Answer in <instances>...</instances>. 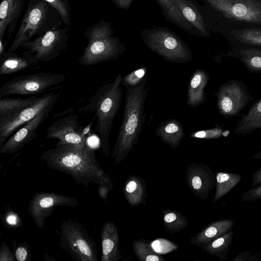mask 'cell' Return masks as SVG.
Returning <instances> with one entry per match:
<instances>
[{
    "mask_svg": "<svg viewBox=\"0 0 261 261\" xmlns=\"http://www.w3.org/2000/svg\"><path fill=\"white\" fill-rule=\"evenodd\" d=\"M34 66L25 57L20 56L13 51H6L0 56V75L18 72Z\"/></svg>",
    "mask_w": 261,
    "mask_h": 261,
    "instance_id": "26",
    "label": "cell"
},
{
    "mask_svg": "<svg viewBox=\"0 0 261 261\" xmlns=\"http://www.w3.org/2000/svg\"><path fill=\"white\" fill-rule=\"evenodd\" d=\"M254 159H261V150L252 156Z\"/></svg>",
    "mask_w": 261,
    "mask_h": 261,
    "instance_id": "47",
    "label": "cell"
},
{
    "mask_svg": "<svg viewBox=\"0 0 261 261\" xmlns=\"http://www.w3.org/2000/svg\"><path fill=\"white\" fill-rule=\"evenodd\" d=\"M208 73L203 69H197L192 75L189 81L187 92V105L196 108L207 100L204 89L210 80Z\"/></svg>",
    "mask_w": 261,
    "mask_h": 261,
    "instance_id": "20",
    "label": "cell"
},
{
    "mask_svg": "<svg viewBox=\"0 0 261 261\" xmlns=\"http://www.w3.org/2000/svg\"><path fill=\"white\" fill-rule=\"evenodd\" d=\"M98 193L99 197L103 200H107L108 194L113 187L112 181L108 174L98 185Z\"/></svg>",
    "mask_w": 261,
    "mask_h": 261,
    "instance_id": "39",
    "label": "cell"
},
{
    "mask_svg": "<svg viewBox=\"0 0 261 261\" xmlns=\"http://www.w3.org/2000/svg\"><path fill=\"white\" fill-rule=\"evenodd\" d=\"M261 199V184L253 187L246 191L242 196V200L255 201Z\"/></svg>",
    "mask_w": 261,
    "mask_h": 261,
    "instance_id": "40",
    "label": "cell"
},
{
    "mask_svg": "<svg viewBox=\"0 0 261 261\" xmlns=\"http://www.w3.org/2000/svg\"><path fill=\"white\" fill-rule=\"evenodd\" d=\"M216 96L219 112L226 118L240 115L244 108L253 99L247 85L236 79L223 83Z\"/></svg>",
    "mask_w": 261,
    "mask_h": 261,
    "instance_id": "11",
    "label": "cell"
},
{
    "mask_svg": "<svg viewBox=\"0 0 261 261\" xmlns=\"http://www.w3.org/2000/svg\"><path fill=\"white\" fill-rule=\"evenodd\" d=\"M16 258L10 248L3 242L0 248V261H15Z\"/></svg>",
    "mask_w": 261,
    "mask_h": 261,
    "instance_id": "41",
    "label": "cell"
},
{
    "mask_svg": "<svg viewBox=\"0 0 261 261\" xmlns=\"http://www.w3.org/2000/svg\"><path fill=\"white\" fill-rule=\"evenodd\" d=\"M60 245L75 260H98L95 241L82 224L76 221L67 220L62 223Z\"/></svg>",
    "mask_w": 261,
    "mask_h": 261,
    "instance_id": "6",
    "label": "cell"
},
{
    "mask_svg": "<svg viewBox=\"0 0 261 261\" xmlns=\"http://www.w3.org/2000/svg\"><path fill=\"white\" fill-rule=\"evenodd\" d=\"M80 203L75 198L55 193L36 192L30 200L28 213L36 225L42 229L45 220L57 206H75Z\"/></svg>",
    "mask_w": 261,
    "mask_h": 261,
    "instance_id": "13",
    "label": "cell"
},
{
    "mask_svg": "<svg viewBox=\"0 0 261 261\" xmlns=\"http://www.w3.org/2000/svg\"><path fill=\"white\" fill-rule=\"evenodd\" d=\"M17 216L10 215L7 217V222L10 225H16L17 224Z\"/></svg>",
    "mask_w": 261,
    "mask_h": 261,
    "instance_id": "45",
    "label": "cell"
},
{
    "mask_svg": "<svg viewBox=\"0 0 261 261\" xmlns=\"http://www.w3.org/2000/svg\"><path fill=\"white\" fill-rule=\"evenodd\" d=\"M101 261H117L121 258L117 227L111 221L106 222L101 231Z\"/></svg>",
    "mask_w": 261,
    "mask_h": 261,
    "instance_id": "19",
    "label": "cell"
},
{
    "mask_svg": "<svg viewBox=\"0 0 261 261\" xmlns=\"http://www.w3.org/2000/svg\"><path fill=\"white\" fill-rule=\"evenodd\" d=\"M147 72L146 67L136 69L122 79V85L127 88L133 87L139 85L145 77Z\"/></svg>",
    "mask_w": 261,
    "mask_h": 261,
    "instance_id": "35",
    "label": "cell"
},
{
    "mask_svg": "<svg viewBox=\"0 0 261 261\" xmlns=\"http://www.w3.org/2000/svg\"><path fill=\"white\" fill-rule=\"evenodd\" d=\"M150 246L159 255L172 252L178 248L176 244L163 238H159L150 242Z\"/></svg>",
    "mask_w": 261,
    "mask_h": 261,
    "instance_id": "37",
    "label": "cell"
},
{
    "mask_svg": "<svg viewBox=\"0 0 261 261\" xmlns=\"http://www.w3.org/2000/svg\"><path fill=\"white\" fill-rule=\"evenodd\" d=\"M234 224V221L231 219H225L214 222L193 237L191 243L198 246H204L231 230Z\"/></svg>",
    "mask_w": 261,
    "mask_h": 261,
    "instance_id": "22",
    "label": "cell"
},
{
    "mask_svg": "<svg viewBox=\"0 0 261 261\" xmlns=\"http://www.w3.org/2000/svg\"><path fill=\"white\" fill-rule=\"evenodd\" d=\"M220 20L261 27V0H203Z\"/></svg>",
    "mask_w": 261,
    "mask_h": 261,
    "instance_id": "10",
    "label": "cell"
},
{
    "mask_svg": "<svg viewBox=\"0 0 261 261\" xmlns=\"http://www.w3.org/2000/svg\"><path fill=\"white\" fill-rule=\"evenodd\" d=\"M256 254H253L251 252L246 251L242 252L232 259V260H259L260 258H258Z\"/></svg>",
    "mask_w": 261,
    "mask_h": 261,
    "instance_id": "42",
    "label": "cell"
},
{
    "mask_svg": "<svg viewBox=\"0 0 261 261\" xmlns=\"http://www.w3.org/2000/svg\"><path fill=\"white\" fill-rule=\"evenodd\" d=\"M55 104H51L44 109L9 137L0 147V153H14L37 138V129L47 118Z\"/></svg>",
    "mask_w": 261,
    "mask_h": 261,
    "instance_id": "16",
    "label": "cell"
},
{
    "mask_svg": "<svg viewBox=\"0 0 261 261\" xmlns=\"http://www.w3.org/2000/svg\"><path fill=\"white\" fill-rule=\"evenodd\" d=\"M177 6L184 18L204 36L210 33L204 19L195 5L189 0H175Z\"/></svg>",
    "mask_w": 261,
    "mask_h": 261,
    "instance_id": "25",
    "label": "cell"
},
{
    "mask_svg": "<svg viewBox=\"0 0 261 261\" xmlns=\"http://www.w3.org/2000/svg\"><path fill=\"white\" fill-rule=\"evenodd\" d=\"M216 29L231 46L261 48V27L219 20Z\"/></svg>",
    "mask_w": 261,
    "mask_h": 261,
    "instance_id": "14",
    "label": "cell"
},
{
    "mask_svg": "<svg viewBox=\"0 0 261 261\" xmlns=\"http://www.w3.org/2000/svg\"><path fill=\"white\" fill-rule=\"evenodd\" d=\"M115 6L118 8L127 9L129 8L133 0H111Z\"/></svg>",
    "mask_w": 261,
    "mask_h": 261,
    "instance_id": "43",
    "label": "cell"
},
{
    "mask_svg": "<svg viewBox=\"0 0 261 261\" xmlns=\"http://www.w3.org/2000/svg\"><path fill=\"white\" fill-rule=\"evenodd\" d=\"M69 30V27L51 30L23 43L20 48L27 50L22 55L34 65L40 62H48L58 57L67 48Z\"/></svg>",
    "mask_w": 261,
    "mask_h": 261,
    "instance_id": "7",
    "label": "cell"
},
{
    "mask_svg": "<svg viewBox=\"0 0 261 261\" xmlns=\"http://www.w3.org/2000/svg\"><path fill=\"white\" fill-rule=\"evenodd\" d=\"M122 75L120 72L114 81L105 84L80 108L79 112H94L96 118L95 130L98 135L102 152L106 156L110 154V140L114 118L122 99Z\"/></svg>",
    "mask_w": 261,
    "mask_h": 261,
    "instance_id": "3",
    "label": "cell"
},
{
    "mask_svg": "<svg viewBox=\"0 0 261 261\" xmlns=\"http://www.w3.org/2000/svg\"><path fill=\"white\" fill-rule=\"evenodd\" d=\"M66 75L51 72H40L14 77L0 87V98L11 95H36L57 86Z\"/></svg>",
    "mask_w": 261,
    "mask_h": 261,
    "instance_id": "9",
    "label": "cell"
},
{
    "mask_svg": "<svg viewBox=\"0 0 261 261\" xmlns=\"http://www.w3.org/2000/svg\"><path fill=\"white\" fill-rule=\"evenodd\" d=\"M216 189L213 202H216L225 196L241 180L242 175L239 174L226 172H217Z\"/></svg>",
    "mask_w": 261,
    "mask_h": 261,
    "instance_id": "28",
    "label": "cell"
},
{
    "mask_svg": "<svg viewBox=\"0 0 261 261\" xmlns=\"http://www.w3.org/2000/svg\"><path fill=\"white\" fill-rule=\"evenodd\" d=\"M233 236V232L231 230L201 247L208 253L221 260H224L227 257Z\"/></svg>",
    "mask_w": 261,
    "mask_h": 261,
    "instance_id": "27",
    "label": "cell"
},
{
    "mask_svg": "<svg viewBox=\"0 0 261 261\" xmlns=\"http://www.w3.org/2000/svg\"><path fill=\"white\" fill-rule=\"evenodd\" d=\"M261 128V98L255 101L238 122L233 133L245 135Z\"/></svg>",
    "mask_w": 261,
    "mask_h": 261,
    "instance_id": "24",
    "label": "cell"
},
{
    "mask_svg": "<svg viewBox=\"0 0 261 261\" xmlns=\"http://www.w3.org/2000/svg\"><path fill=\"white\" fill-rule=\"evenodd\" d=\"M109 21L100 20L87 28L83 35L88 43L78 62L83 66L96 65L117 59L124 51L125 47L117 37Z\"/></svg>",
    "mask_w": 261,
    "mask_h": 261,
    "instance_id": "5",
    "label": "cell"
},
{
    "mask_svg": "<svg viewBox=\"0 0 261 261\" xmlns=\"http://www.w3.org/2000/svg\"><path fill=\"white\" fill-rule=\"evenodd\" d=\"M145 187L142 181L136 176L128 179L125 183L124 194L128 202L132 205L140 204L144 198Z\"/></svg>",
    "mask_w": 261,
    "mask_h": 261,
    "instance_id": "29",
    "label": "cell"
},
{
    "mask_svg": "<svg viewBox=\"0 0 261 261\" xmlns=\"http://www.w3.org/2000/svg\"><path fill=\"white\" fill-rule=\"evenodd\" d=\"M78 118L79 116L74 114L59 118L47 128L46 138L58 139L59 141L55 146L61 144L88 145L84 127L80 125Z\"/></svg>",
    "mask_w": 261,
    "mask_h": 261,
    "instance_id": "15",
    "label": "cell"
},
{
    "mask_svg": "<svg viewBox=\"0 0 261 261\" xmlns=\"http://www.w3.org/2000/svg\"><path fill=\"white\" fill-rule=\"evenodd\" d=\"M60 97V93H49L38 96L32 104L10 114L0 117V147L18 128L30 121Z\"/></svg>",
    "mask_w": 261,
    "mask_h": 261,
    "instance_id": "12",
    "label": "cell"
},
{
    "mask_svg": "<svg viewBox=\"0 0 261 261\" xmlns=\"http://www.w3.org/2000/svg\"><path fill=\"white\" fill-rule=\"evenodd\" d=\"M25 0H1L0 4V38L7 32L9 40L16 27L25 5Z\"/></svg>",
    "mask_w": 261,
    "mask_h": 261,
    "instance_id": "18",
    "label": "cell"
},
{
    "mask_svg": "<svg viewBox=\"0 0 261 261\" xmlns=\"http://www.w3.org/2000/svg\"><path fill=\"white\" fill-rule=\"evenodd\" d=\"M229 134V130H224L222 127L217 126L212 129L193 132L190 135V137L210 139H216L221 137H226Z\"/></svg>",
    "mask_w": 261,
    "mask_h": 261,
    "instance_id": "36",
    "label": "cell"
},
{
    "mask_svg": "<svg viewBox=\"0 0 261 261\" xmlns=\"http://www.w3.org/2000/svg\"><path fill=\"white\" fill-rule=\"evenodd\" d=\"M186 179L189 188L195 195L203 200L216 184V176L207 165L192 163L188 166Z\"/></svg>",
    "mask_w": 261,
    "mask_h": 261,
    "instance_id": "17",
    "label": "cell"
},
{
    "mask_svg": "<svg viewBox=\"0 0 261 261\" xmlns=\"http://www.w3.org/2000/svg\"><path fill=\"white\" fill-rule=\"evenodd\" d=\"M59 13L63 23L67 27L71 24V7L68 0H44Z\"/></svg>",
    "mask_w": 261,
    "mask_h": 261,
    "instance_id": "34",
    "label": "cell"
},
{
    "mask_svg": "<svg viewBox=\"0 0 261 261\" xmlns=\"http://www.w3.org/2000/svg\"><path fill=\"white\" fill-rule=\"evenodd\" d=\"M155 134L161 141L171 147H178L185 135L182 124L171 118L161 123L156 129Z\"/></svg>",
    "mask_w": 261,
    "mask_h": 261,
    "instance_id": "23",
    "label": "cell"
},
{
    "mask_svg": "<svg viewBox=\"0 0 261 261\" xmlns=\"http://www.w3.org/2000/svg\"><path fill=\"white\" fill-rule=\"evenodd\" d=\"M4 38H0V56L3 55L5 52L6 42L4 41Z\"/></svg>",
    "mask_w": 261,
    "mask_h": 261,
    "instance_id": "46",
    "label": "cell"
},
{
    "mask_svg": "<svg viewBox=\"0 0 261 261\" xmlns=\"http://www.w3.org/2000/svg\"><path fill=\"white\" fill-rule=\"evenodd\" d=\"M222 56L238 59L251 73H261V48L232 46L226 54H222Z\"/></svg>",
    "mask_w": 261,
    "mask_h": 261,
    "instance_id": "21",
    "label": "cell"
},
{
    "mask_svg": "<svg viewBox=\"0 0 261 261\" xmlns=\"http://www.w3.org/2000/svg\"><path fill=\"white\" fill-rule=\"evenodd\" d=\"M134 251L137 258L142 261H164L165 259L156 253L150 246V243L143 240H134Z\"/></svg>",
    "mask_w": 261,
    "mask_h": 261,
    "instance_id": "32",
    "label": "cell"
},
{
    "mask_svg": "<svg viewBox=\"0 0 261 261\" xmlns=\"http://www.w3.org/2000/svg\"><path fill=\"white\" fill-rule=\"evenodd\" d=\"M38 97L33 95L26 98H1L0 117L13 113L32 104Z\"/></svg>",
    "mask_w": 261,
    "mask_h": 261,
    "instance_id": "30",
    "label": "cell"
},
{
    "mask_svg": "<svg viewBox=\"0 0 261 261\" xmlns=\"http://www.w3.org/2000/svg\"><path fill=\"white\" fill-rule=\"evenodd\" d=\"M164 225L166 229L175 233L180 231L188 225L187 218L180 213L175 211H166L163 212Z\"/></svg>",
    "mask_w": 261,
    "mask_h": 261,
    "instance_id": "33",
    "label": "cell"
},
{
    "mask_svg": "<svg viewBox=\"0 0 261 261\" xmlns=\"http://www.w3.org/2000/svg\"><path fill=\"white\" fill-rule=\"evenodd\" d=\"M145 32L142 35L144 43L165 60L184 63L192 59V53L188 46L170 31L158 28Z\"/></svg>",
    "mask_w": 261,
    "mask_h": 261,
    "instance_id": "8",
    "label": "cell"
},
{
    "mask_svg": "<svg viewBox=\"0 0 261 261\" xmlns=\"http://www.w3.org/2000/svg\"><path fill=\"white\" fill-rule=\"evenodd\" d=\"M14 253L16 260L27 261L31 259V252L29 245L26 243L15 244L14 242Z\"/></svg>",
    "mask_w": 261,
    "mask_h": 261,
    "instance_id": "38",
    "label": "cell"
},
{
    "mask_svg": "<svg viewBox=\"0 0 261 261\" xmlns=\"http://www.w3.org/2000/svg\"><path fill=\"white\" fill-rule=\"evenodd\" d=\"M261 184V168L253 174L251 185L254 187Z\"/></svg>",
    "mask_w": 261,
    "mask_h": 261,
    "instance_id": "44",
    "label": "cell"
},
{
    "mask_svg": "<svg viewBox=\"0 0 261 261\" xmlns=\"http://www.w3.org/2000/svg\"><path fill=\"white\" fill-rule=\"evenodd\" d=\"M62 21L58 11L44 0H29L13 42L9 51H14L34 37L61 27Z\"/></svg>",
    "mask_w": 261,
    "mask_h": 261,
    "instance_id": "4",
    "label": "cell"
},
{
    "mask_svg": "<svg viewBox=\"0 0 261 261\" xmlns=\"http://www.w3.org/2000/svg\"><path fill=\"white\" fill-rule=\"evenodd\" d=\"M146 82L147 77L137 86L127 88L123 119L112 154L115 164L129 154L138 141L145 122Z\"/></svg>",
    "mask_w": 261,
    "mask_h": 261,
    "instance_id": "2",
    "label": "cell"
},
{
    "mask_svg": "<svg viewBox=\"0 0 261 261\" xmlns=\"http://www.w3.org/2000/svg\"><path fill=\"white\" fill-rule=\"evenodd\" d=\"M40 159L50 169L68 174L84 186L92 182L98 185L107 175L88 145H57L44 151Z\"/></svg>",
    "mask_w": 261,
    "mask_h": 261,
    "instance_id": "1",
    "label": "cell"
},
{
    "mask_svg": "<svg viewBox=\"0 0 261 261\" xmlns=\"http://www.w3.org/2000/svg\"><path fill=\"white\" fill-rule=\"evenodd\" d=\"M163 11L177 25L186 30L191 29L192 25L181 15L175 0H156Z\"/></svg>",
    "mask_w": 261,
    "mask_h": 261,
    "instance_id": "31",
    "label": "cell"
}]
</instances>
